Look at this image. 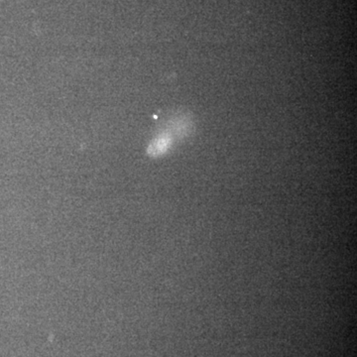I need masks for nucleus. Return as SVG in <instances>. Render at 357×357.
<instances>
[{
	"label": "nucleus",
	"mask_w": 357,
	"mask_h": 357,
	"mask_svg": "<svg viewBox=\"0 0 357 357\" xmlns=\"http://www.w3.org/2000/svg\"><path fill=\"white\" fill-rule=\"evenodd\" d=\"M172 136L170 133H163L152 141L150 146L148 147V154L151 157H159L165 154L171 146H172Z\"/></svg>",
	"instance_id": "1"
}]
</instances>
